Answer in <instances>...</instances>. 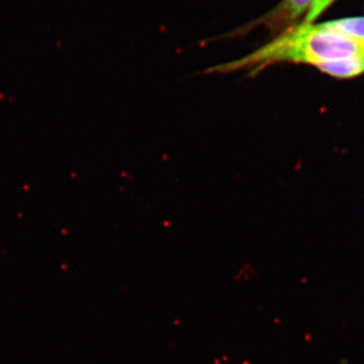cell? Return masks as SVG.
Listing matches in <instances>:
<instances>
[{
	"label": "cell",
	"mask_w": 364,
	"mask_h": 364,
	"mask_svg": "<svg viewBox=\"0 0 364 364\" xmlns=\"http://www.w3.org/2000/svg\"><path fill=\"white\" fill-rule=\"evenodd\" d=\"M360 41L322 28L320 23H301L280 32L269 43L246 56L215 66L212 72L255 74L282 62L320 66L326 62L363 52Z\"/></svg>",
	"instance_id": "1"
},
{
	"label": "cell",
	"mask_w": 364,
	"mask_h": 364,
	"mask_svg": "<svg viewBox=\"0 0 364 364\" xmlns=\"http://www.w3.org/2000/svg\"><path fill=\"white\" fill-rule=\"evenodd\" d=\"M314 0H282L267 14L256 18L250 23L241 26L236 31L238 33H248L259 26H264L270 31L282 32L299 23L301 16H306L312 6Z\"/></svg>",
	"instance_id": "2"
},
{
	"label": "cell",
	"mask_w": 364,
	"mask_h": 364,
	"mask_svg": "<svg viewBox=\"0 0 364 364\" xmlns=\"http://www.w3.org/2000/svg\"><path fill=\"white\" fill-rule=\"evenodd\" d=\"M321 71L338 78H350L364 73V51L351 56L326 62L318 66Z\"/></svg>",
	"instance_id": "3"
},
{
	"label": "cell",
	"mask_w": 364,
	"mask_h": 364,
	"mask_svg": "<svg viewBox=\"0 0 364 364\" xmlns=\"http://www.w3.org/2000/svg\"><path fill=\"white\" fill-rule=\"evenodd\" d=\"M320 26L326 30L342 33L352 39L364 41V16L325 21V23H320Z\"/></svg>",
	"instance_id": "4"
},
{
	"label": "cell",
	"mask_w": 364,
	"mask_h": 364,
	"mask_svg": "<svg viewBox=\"0 0 364 364\" xmlns=\"http://www.w3.org/2000/svg\"><path fill=\"white\" fill-rule=\"evenodd\" d=\"M336 0H314L312 6L304 18V23H314L318 16L327 11Z\"/></svg>",
	"instance_id": "5"
},
{
	"label": "cell",
	"mask_w": 364,
	"mask_h": 364,
	"mask_svg": "<svg viewBox=\"0 0 364 364\" xmlns=\"http://www.w3.org/2000/svg\"><path fill=\"white\" fill-rule=\"evenodd\" d=\"M361 48H363V50L364 51V41H360Z\"/></svg>",
	"instance_id": "6"
}]
</instances>
